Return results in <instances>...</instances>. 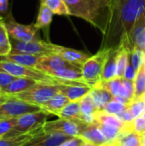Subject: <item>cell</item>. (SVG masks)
I'll return each mask as SVG.
<instances>
[{
	"mask_svg": "<svg viewBox=\"0 0 145 146\" xmlns=\"http://www.w3.org/2000/svg\"><path fill=\"white\" fill-rule=\"evenodd\" d=\"M97 86L107 89L114 97H122L132 102L134 100V81L117 77L108 81H100Z\"/></svg>",
	"mask_w": 145,
	"mask_h": 146,
	"instance_id": "cell-11",
	"label": "cell"
},
{
	"mask_svg": "<svg viewBox=\"0 0 145 146\" xmlns=\"http://www.w3.org/2000/svg\"><path fill=\"white\" fill-rule=\"evenodd\" d=\"M117 140L121 146H142V137L133 131L121 133Z\"/></svg>",
	"mask_w": 145,
	"mask_h": 146,
	"instance_id": "cell-29",
	"label": "cell"
},
{
	"mask_svg": "<svg viewBox=\"0 0 145 146\" xmlns=\"http://www.w3.org/2000/svg\"><path fill=\"white\" fill-rule=\"evenodd\" d=\"M59 118L68 120H81L79 101L69 102L57 115ZM82 121V120H81Z\"/></svg>",
	"mask_w": 145,
	"mask_h": 146,
	"instance_id": "cell-25",
	"label": "cell"
},
{
	"mask_svg": "<svg viewBox=\"0 0 145 146\" xmlns=\"http://www.w3.org/2000/svg\"><path fill=\"white\" fill-rule=\"evenodd\" d=\"M81 120L87 124L95 123V113L97 110L92 97L89 93L79 101Z\"/></svg>",
	"mask_w": 145,
	"mask_h": 146,
	"instance_id": "cell-21",
	"label": "cell"
},
{
	"mask_svg": "<svg viewBox=\"0 0 145 146\" xmlns=\"http://www.w3.org/2000/svg\"><path fill=\"white\" fill-rule=\"evenodd\" d=\"M4 23L11 39L21 42L40 40L38 34V29L35 27L34 23L29 25L18 23L10 15L4 20Z\"/></svg>",
	"mask_w": 145,
	"mask_h": 146,
	"instance_id": "cell-9",
	"label": "cell"
},
{
	"mask_svg": "<svg viewBox=\"0 0 145 146\" xmlns=\"http://www.w3.org/2000/svg\"><path fill=\"white\" fill-rule=\"evenodd\" d=\"M117 116H118L121 121H125V122H131V121H132L135 120V118H134L133 115L132 114L130 109H127L126 110L123 111L122 113L117 115Z\"/></svg>",
	"mask_w": 145,
	"mask_h": 146,
	"instance_id": "cell-42",
	"label": "cell"
},
{
	"mask_svg": "<svg viewBox=\"0 0 145 146\" xmlns=\"http://www.w3.org/2000/svg\"><path fill=\"white\" fill-rule=\"evenodd\" d=\"M41 110H43L39 105L25 102L10 95L0 94V115L3 117H19Z\"/></svg>",
	"mask_w": 145,
	"mask_h": 146,
	"instance_id": "cell-6",
	"label": "cell"
},
{
	"mask_svg": "<svg viewBox=\"0 0 145 146\" xmlns=\"http://www.w3.org/2000/svg\"><path fill=\"white\" fill-rule=\"evenodd\" d=\"M12 50L10 53H26L32 55L51 56L57 55L59 45L45 42L44 40H35L29 42H21L10 38Z\"/></svg>",
	"mask_w": 145,
	"mask_h": 146,
	"instance_id": "cell-8",
	"label": "cell"
},
{
	"mask_svg": "<svg viewBox=\"0 0 145 146\" xmlns=\"http://www.w3.org/2000/svg\"><path fill=\"white\" fill-rule=\"evenodd\" d=\"M0 138H1V137H0Z\"/></svg>",
	"mask_w": 145,
	"mask_h": 146,
	"instance_id": "cell-49",
	"label": "cell"
},
{
	"mask_svg": "<svg viewBox=\"0 0 145 146\" xmlns=\"http://www.w3.org/2000/svg\"><path fill=\"white\" fill-rule=\"evenodd\" d=\"M90 94L93 98L97 110H103L107 104L114 100V96L111 94V92L103 87H94Z\"/></svg>",
	"mask_w": 145,
	"mask_h": 146,
	"instance_id": "cell-23",
	"label": "cell"
},
{
	"mask_svg": "<svg viewBox=\"0 0 145 146\" xmlns=\"http://www.w3.org/2000/svg\"><path fill=\"white\" fill-rule=\"evenodd\" d=\"M115 0H64L69 15L84 19L106 34Z\"/></svg>",
	"mask_w": 145,
	"mask_h": 146,
	"instance_id": "cell-2",
	"label": "cell"
},
{
	"mask_svg": "<svg viewBox=\"0 0 145 146\" xmlns=\"http://www.w3.org/2000/svg\"><path fill=\"white\" fill-rule=\"evenodd\" d=\"M38 83V81L32 79L16 77V79L14 81H12L9 86L0 90V94H4V95L18 94L32 88Z\"/></svg>",
	"mask_w": 145,
	"mask_h": 146,
	"instance_id": "cell-17",
	"label": "cell"
},
{
	"mask_svg": "<svg viewBox=\"0 0 145 146\" xmlns=\"http://www.w3.org/2000/svg\"><path fill=\"white\" fill-rule=\"evenodd\" d=\"M132 131L143 137L145 134V118L143 115L137 117L132 122Z\"/></svg>",
	"mask_w": 145,
	"mask_h": 146,
	"instance_id": "cell-37",
	"label": "cell"
},
{
	"mask_svg": "<svg viewBox=\"0 0 145 146\" xmlns=\"http://www.w3.org/2000/svg\"><path fill=\"white\" fill-rule=\"evenodd\" d=\"M73 137L62 133L40 132L32 137L22 146H60Z\"/></svg>",
	"mask_w": 145,
	"mask_h": 146,
	"instance_id": "cell-12",
	"label": "cell"
},
{
	"mask_svg": "<svg viewBox=\"0 0 145 146\" xmlns=\"http://www.w3.org/2000/svg\"><path fill=\"white\" fill-rule=\"evenodd\" d=\"M17 117H3L0 119V137L5 136L14 129L16 125Z\"/></svg>",
	"mask_w": 145,
	"mask_h": 146,
	"instance_id": "cell-33",
	"label": "cell"
},
{
	"mask_svg": "<svg viewBox=\"0 0 145 146\" xmlns=\"http://www.w3.org/2000/svg\"><path fill=\"white\" fill-rule=\"evenodd\" d=\"M79 137L84 139L86 143H91L95 145L101 146L107 143L105 135L97 123L87 124Z\"/></svg>",
	"mask_w": 145,
	"mask_h": 146,
	"instance_id": "cell-16",
	"label": "cell"
},
{
	"mask_svg": "<svg viewBox=\"0 0 145 146\" xmlns=\"http://www.w3.org/2000/svg\"><path fill=\"white\" fill-rule=\"evenodd\" d=\"M137 73H138V72L135 70V68H133V66L132 65V63H131V62H130V60H129L123 78H125V79H126V80H128L134 81V80H135V78H136V75H137Z\"/></svg>",
	"mask_w": 145,
	"mask_h": 146,
	"instance_id": "cell-39",
	"label": "cell"
},
{
	"mask_svg": "<svg viewBox=\"0 0 145 146\" xmlns=\"http://www.w3.org/2000/svg\"><path fill=\"white\" fill-rule=\"evenodd\" d=\"M1 118H3V116H1V115H0V119H1Z\"/></svg>",
	"mask_w": 145,
	"mask_h": 146,
	"instance_id": "cell-47",
	"label": "cell"
},
{
	"mask_svg": "<svg viewBox=\"0 0 145 146\" xmlns=\"http://www.w3.org/2000/svg\"><path fill=\"white\" fill-rule=\"evenodd\" d=\"M44 3L54 14L59 15H68L69 11L64 0H44Z\"/></svg>",
	"mask_w": 145,
	"mask_h": 146,
	"instance_id": "cell-31",
	"label": "cell"
},
{
	"mask_svg": "<svg viewBox=\"0 0 145 146\" xmlns=\"http://www.w3.org/2000/svg\"><path fill=\"white\" fill-rule=\"evenodd\" d=\"M109 50L110 49L101 48L95 55L90 56L81 68L84 81L92 88L101 81L103 66Z\"/></svg>",
	"mask_w": 145,
	"mask_h": 146,
	"instance_id": "cell-3",
	"label": "cell"
},
{
	"mask_svg": "<svg viewBox=\"0 0 145 146\" xmlns=\"http://www.w3.org/2000/svg\"><path fill=\"white\" fill-rule=\"evenodd\" d=\"M50 115L54 114H50L44 110H41L38 112L22 115L17 117L16 125L14 127V129L2 138H7L19 134L40 131L43 129V126L48 121L47 120Z\"/></svg>",
	"mask_w": 145,
	"mask_h": 146,
	"instance_id": "cell-4",
	"label": "cell"
},
{
	"mask_svg": "<svg viewBox=\"0 0 145 146\" xmlns=\"http://www.w3.org/2000/svg\"><path fill=\"white\" fill-rule=\"evenodd\" d=\"M40 132H43V129L38 132L23 133V134H19L15 136L7 137V138H0V146H22L32 137H33L35 134Z\"/></svg>",
	"mask_w": 145,
	"mask_h": 146,
	"instance_id": "cell-26",
	"label": "cell"
},
{
	"mask_svg": "<svg viewBox=\"0 0 145 146\" xmlns=\"http://www.w3.org/2000/svg\"><path fill=\"white\" fill-rule=\"evenodd\" d=\"M60 93L66 96L71 102L80 101L83 98L88 95L92 87L90 86H67L59 84Z\"/></svg>",
	"mask_w": 145,
	"mask_h": 146,
	"instance_id": "cell-18",
	"label": "cell"
},
{
	"mask_svg": "<svg viewBox=\"0 0 145 146\" xmlns=\"http://www.w3.org/2000/svg\"><path fill=\"white\" fill-rule=\"evenodd\" d=\"M144 69H145V59H144Z\"/></svg>",
	"mask_w": 145,
	"mask_h": 146,
	"instance_id": "cell-46",
	"label": "cell"
},
{
	"mask_svg": "<svg viewBox=\"0 0 145 146\" xmlns=\"http://www.w3.org/2000/svg\"><path fill=\"white\" fill-rule=\"evenodd\" d=\"M142 146H145V134L142 137Z\"/></svg>",
	"mask_w": 145,
	"mask_h": 146,
	"instance_id": "cell-44",
	"label": "cell"
},
{
	"mask_svg": "<svg viewBox=\"0 0 145 146\" xmlns=\"http://www.w3.org/2000/svg\"><path fill=\"white\" fill-rule=\"evenodd\" d=\"M145 10V0H115L106 34L103 35L101 48L123 47L131 53V32Z\"/></svg>",
	"mask_w": 145,
	"mask_h": 146,
	"instance_id": "cell-1",
	"label": "cell"
},
{
	"mask_svg": "<svg viewBox=\"0 0 145 146\" xmlns=\"http://www.w3.org/2000/svg\"><path fill=\"white\" fill-rule=\"evenodd\" d=\"M131 52L137 49L145 52V10L137 20L129 38Z\"/></svg>",
	"mask_w": 145,
	"mask_h": 146,
	"instance_id": "cell-14",
	"label": "cell"
},
{
	"mask_svg": "<svg viewBox=\"0 0 145 146\" xmlns=\"http://www.w3.org/2000/svg\"><path fill=\"white\" fill-rule=\"evenodd\" d=\"M42 56L41 55H32L26 53H9V55L0 56V61L12 62L20 65L34 68H36L37 65L40 62Z\"/></svg>",
	"mask_w": 145,
	"mask_h": 146,
	"instance_id": "cell-15",
	"label": "cell"
},
{
	"mask_svg": "<svg viewBox=\"0 0 145 146\" xmlns=\"http://www.w3.org/2000/svg\"><path fill=\"white\" fill-rule=\"evenodd\" d=\"M9 15V0H0V20H5Z\"/></svg>",
	"mask_w": 145,
	"mask_h": 146,
	"instance_id": "cell-41",
	"label": "cell"
},
{
	"mask_svg": "<svg viewBox=\"0 0 145 146\" xmlns=\"http://www.w3.org/2000/svg\"><path fill=\"white\" fill-rule=\"evenodd\" d=\"M145 59V52L140 50H133L129 56V60L132 63V65L133 66V68H135V70L138 72L140 68L142 67V65L144 64Z\"/></svg>",
	"mask_w": 145,
	"mask_h": 146,
	"instance_id": "cell-34",
	"label": "cell"
},
{
	"mask_svg": "<svg viewBox=\"0 0 145 146\" xmlns=\"http://www.w3.org/2000/svg\"><path fill=\"white\" fill-rule=\"evenodd\" d=\"M82 146H98V145H95L93 144H91V143H85V145H83Z\"/></svg>",
	"mask_w": 145,
	"mask_h": 146,
	"instance_id": "cell-45",
	"label": "cell"
},
{
	"mask_svg": "<svg viewBox=\"0 0 145 146\" xmlns=\"http://www.w3.org/2000/svg\"><path fill=\"white\" fill-rule=\"evenodd\" d=\"M134 100L133 101H145V69L144 64L138 71L134 80Z\"/></svg>",
	"mask_w": 145,
	"mask_h": 146,
	"instance_id": "cell-27",
	"label": "cell"
},
{
	"mask_svg": "<svg viewBox=\"0 0 145 146\" xmlns=\"http://www.w3.org/2000/svg\"><path fill=\"white\" fill-rule=\"evenodd\" d=\"M58 93H60L59 84L38 82L37 85L25 92L10 96L25 102L41 106Z\"/></svg>",
	"mask_w": 145,
	"mask_h": 146,
	"instance_id": "cell-5",
	"label": "cell"
},
{
	"mask_svg": "<svg viewBox=\"0 0 145 146\" xmlns=\"http://www.w3.org/2000/svg\"><path fill=\"white\" fill-rule=\"evenodd\" d=\"M53 15L54 13L52 12V10L44 3L41 2L38 16H37V20H36V22L34 23L35 27L37 29L48 28V27H50L52 21Z\"/></svg>",
	"mask_w": 145,
	"mask_h": 146,
	"instance_id": "cell-24",
	"label": "cell"
},
{
	"mask_svg": "<svg viewBox=\"0 0 145 146\" xmlns=\"http://www.w3.org/2000/svg\"><path fill=\"white\" fill-rule=\"evenodd\" d=\"M132 114L133 115L134 118L136 119L137 117L142 115L145 112V101H133L129 107Z\"/></svg>",
	"mask_w": 145,
	"mask_h": 146,
	"instance_id": "cell-36",
	"label": "cell"
},
{
	"mask_svg": "<svg viewBox=\"0 0 145 146\" xmlns=\"http://www.w3.org/2000/svg\"><path fill=\"white\" fill-rule=\"evenodd\" d=\"M70 102V100L64 96L62 93H58L56 96H54L51 99L47 101L46 103L43 104L41 105V108L43 110L54 114L56 115H58V113Z\"/></svg>",
	"mask_w": 145,
	"mask_h": 146,
	"instance_id": "cell-22",
	"label": "cell"
},
{
	"mask_svg": "<svg viewBox=\"0 0 145 146\" xmlns=\"http://www.w3.org/2000/svg\"><path fill=\"white\" fill-rule=\"evenodd\" d=\"M86 142L81 137H73L71 139L67 140L60 146H82Z\"/></svg>",
	"mask_w": 145,
	"mask_h": 146,
	"instance_id": "cell-40",
	"label": "cell"
},
{
	"mask_svg": "<svg viewBox=\"0 0 145 146\" xmlns=\"http://www.w3.org/2000/svg\"><path fill=\"white\" fill-rule=\"evenodd\" d=\"M0 71L8 73L15 77L28 78L44 83L59 84L58 79L54 78L37 68L20 65L12 62L0 61Z\"/></svg>",
	"mask_w": 145,
	"mask_h": 146,
	"instance_id": "cell-7",
	"label": "cell"
},
{
	"mask_svg": "<svg viewBox=\"0 0 145 146\" xmlns=\"http://www.w3.org/2000/svg\"><path fill=\"white\" fill-rule=\"evenodd\" d=\"M12 46L4 20H0V56L9 55L11 52Z\"/></svg>",
	"mask_w": 145,
	"mask_h": 146,
	"instance_id": "cell-28",
	"label": "cell"
},
{
	"mask_svg": "<svg viewBox=\"0 0 145 146\" xmlns=\"http://www.w3.org/2000/svg\"><path fill=\"white\" fill-rule=\"evenodd\" d=\"M117 55L118 48L110 49L103 66L101 81H108L117 78Z\"/></svg>",
	"mask_w": 145,
	"mask_h": 146,
	"instance_id": "cell-19",
	"label": "cell"
},
{
	"mask_svg": "<svg viewBox=\"0 0 145 146\" xmlns=\"http://www.w3.org/2000/svg\"><path fill=\"white\" fill-rule=\"evenodd\" d=\"M57 55L65 59L66 61L72 62L80 68H82L83 64L88 60L90 56H88L86 53L73 50L71 48L64 47V46H60L58 48Z\"/></svg>",
	"mask_w": 145,
	"mask_h": 146,
	"instance_id": "cell-20",
	"label": "cell"
},
{
	"mask_svg": "<svg viewBox=\"0 0 145 146\" xmlns=\"http://www.w3.org/2000/svg\"><path fill=\"white\" fill-rule=\"evenodd\" d=\"M68 68H80L72 62H69L61 57L58 55L44 56H42L40 62L37 65L36 68L49 74L52 75L53 73Z\"/></svg>",
	"mask_w": 145,
	"mask_h": 146,
	"instance_id": "cell-13",
	"label": "cell"
},
{
	"mask_svg": "<svg viewBox=\"0 0 145 146\" xmlns=\"http://www.w3.org/2000/svg\"><path fill=\"white\" fill-rule=\"evenodd\" d=\"M40 1H41V2H44V0H40Z\"/></svg>",
	"mask_w": 145,
	"mask_h": 146,
	"instance_id": "cell-48",
	"label": "cell"
},
{
	"mask_svg": "<svg viewBox=\"0 0 145 146\" xmlns=\"http://www.w3.org/2000/svg\"><path fill=\"white\" fill-rule=\"evenodd\" d=\"M129 107H130L129 104H125L121 102L113 100L105 105L103 111H104L105 113L109 114V115H117L122 113L123 111L126 110L127 109H129Z\"/></svg>",
	"mask_w": 145,
	"mask_h": 146,
	"instance_id": "cell-32",
	"label": "cell"
},
{
	"mask_svg": "<svg viewBox=\"0 0 145 146\" xmlns=\"http://www.w3.org/2000/svg\"><path fill=\"white\" fill-rule=\"evenodd\" d=\"M15 79H16V77L8 74V73L0 71V90L6 87L7 86H9Z\"/></svg>",
	"mask_w": 145,
	"mask_h": 146,
	"instance_id": "cell-38",
	"label": "cell"
},
{
	"mask_svg": "<svg viewBox=\"0 0 145 146\" xmlns=\"http://www.w3.org/2000/svg\"><path fill=\"white\" fill-rule=\"evenodd\" d=\"M101 146H121L119 141L116 139V140H114V141H111V142H107L106 144L103 145Z\"/></svg>",
	"mask_w": 145,
	"mask_h": 146,
	"instance_id": "cell-43",
	"label": "cell"
},
{
	"mask_svg": "<svg viewBox=\"0 0 145 146\" xmlns=\"http://www.w3.org/2000/svg\"><path fill=\"white\" fill-rule=\"evenodd\" d=\"M87 123L81 120H68L58 118L47 121L43 126V131L46 133H62L72 137H79Z\"/></svg>",
	"mask_w": 145,
	"mask_h": 146,
	"instance_id": "cell-10",
	"label": "cell"
},
{
	"mask_svg": "<svg viewBox=\"0 0 145 146\" xmlns=\"http://www.w3.org/2000/svg\"><path fill=\"white\" fill-rule=\"evenodd\" d=\"M130 52L123 48L118 47V55H117V77L123 78L124 74L126 68V66L129 62Z\"/></svg>",
	"mask_w": 145,
	"mask_h": 146,
	"instance_id": "cell-30",
	"label": "cell"
},
{
	"mask_svg": "<svg viewBox=\"0 0 145 146\" xmlns=\"http://www.w3.org/2000/svg\"><path fill=\"white\" fill-rule=\"evenodd\" d=\"M101 130L105 135V138L107 139V142H111L114 140H116L121 134V129L114 127V126H109V125H103V124H98Z\"/></svg>",
	"mask_w": 145,
	"mask_h": 146,
	"instance_id": "cell-35",
	"label": "cell"
}]
</instances>
